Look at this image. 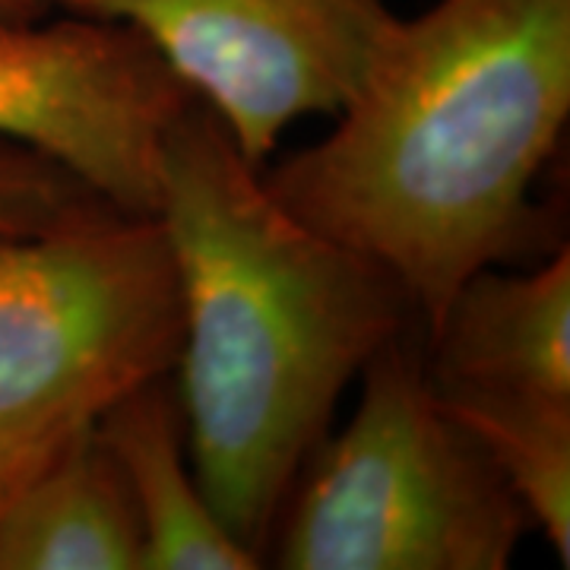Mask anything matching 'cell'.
I'll use <instances>...</instances> for the list:
<instances>
[{
    "mask_svg": "<svg viewBox=\"0 0 570 570\" xmlns=\"http://www.w3.org/2000/svg\"><path fill=\"white\" fill-rule=\"evenodd\" d=\"M156 213L181 285L171 381L190 466L225 530L264 561L343 393L415 307L377 261L285 209L204 102L165 137Z\"/></svg>",
    "mask_w": 570,
    "mask_h": 570,
    "instance_id": "1",
    "label": "cell"
},
{
    "mask_svg": "<svg viewBox=\"0 0 570 570\" xmlns=\"http://www.w3.org/2000/svg\"><path fill=\"white\" fill-rule=\"evenodd\" d=\"M570 115V0H438L393 20L324 140L264 175L302 223L393 273L425 336L535 225Z\"/></svg>",
    "mask_w": 570,
    "mask_h": 570,
    "instance_id": "2",
    "label": "cell"
},
{
    "mask_svg": "<svg viewBox=\"0 0 570 570\" xmlns=\"http://www.w3.org/2000/svg\"><path fill=\"white\" fill-rule=\"evenodd\" d=\"M358 381V406L302 469L266 558L283 570L510 568L530 513L441 406L409 333Z\"/></svg>",
    "mask_w": 570,
    "mask_h": 570,
    "instance_id": "3",
    "label": "cell"
},
{
    "mask_svg": "<svg viewBox=\"0 0 570 570\" xmlns=\"http://www.w3.org/2000/svg\"><path fill=\"white\" fill-rule=\"evenodd\" d=\"M181 285L159 213L92 200L0 235V460L55 448L175 371Z\"/></svg>",
    "mask_w": 570,
    "mask_h": 570,
    "instance_id": "4",
    "label": "cell"
},
{
    "mask_svg": "<svg viewBox=\"0 0 570 570\" xmlns=\"http://www.w3.org/2000/svg\"><path fill=\"white\" fill-rule=\"evenodd\" d=\"M127 22L204 102L254 165L311 115L336 118L396 13L387 0H55Z\"/></svg>",
    "mask_w": 570,
    "mask_h": 570,
    "instance_id": "5",
    "label": "cell"
},
{
    "mask_svg": "<svg viewBox=\"0 0 570 570\" xmlns=\"http://www.w3.org/2000/svg\"><path fill=\"white\" fill-rule=\"evenodd\" d=\"M194 102L127 22L63 13L0 26V140L58 163L118 209H159L165 137Z\"/></svg>",
    "mask_w": 570,
    "mask_h": 570,
    "instance_id": "6",
    "label": "cell"
},
{
    "mask_svg": "<svg viewBox=\"0 0 570 570\" xmlns=\"http://www.w3.org/2000/svg\"><path fill=\"white\" fill-rule=\"evenodd\" d=\"M425 371L453 419L570 409V250L527 273L479 269L428 333Z\"/></svg>",
    "mask_w": 570,
    "mask_h": 570,
    "instance_id": "7",
    "label": "cell"
},
{
    "mask_svg": "<svg viewBox=\"0 0 570 570\" xmlns=\"http://www.w3.org/2000/svg\"><path fill=\"white\" fill-rule=\"evenodd\" d=\"M92 425L121 469L137 510L142 570L264 568L254 551L225 530L194 475L171 374L124 393Z\"/></svg>",
    "mask_w": 570,
    "mask_h": 570,
    "instance_id": "8",
    "label": "cell"
},
{
    "mask_svg": "<svg viewBox=\"0 0 570 570\" xmlns=\"http://www.w3.org/2000/svg\"><path fill=\"white\" fill-rule=\"evenodd\" d=\"M0 570H142L137 510L92 422L63 434L3 504Z\"/></svg>",
    "mask_w": 570,
    "mask_h": 570,
    "instance_id": "9",
    "label": "cell"
},
{
    "mask_svg": "<svg viewBox=\"0 0 570 570\" xmlns=\"http://www.w3.org/2000/svg\"><path fill=\"white\" fill-rule=\"evenodd\" d=\"M99 200L67 168L0 140V235H29Z\"/></svg>",
    "mask_w": 570,
    "mask_h": 570,
    "instance_id": "10",
    "label": "cell"
},
{
    "mask_svg": "<svg viewBox=\"0 0 570 570\" xmlns=\"http://www.w3.org/2000/svg\"><path fill=\"white\" fill-rule=\"evenodd\" d=\"M55 0H0V26H29L55 13Z\"/></svg>",
    "mask_w": 570,
    "mask_h": 570,
    "instance_id": "11",
    "label": "cell"
},
{
    "mask_svg": "<svg viewBox=\"0 0 570 570\" xmlns=\"http://www.w3.org/2000/svg\"><path fill=\"white\" fill-rule=\"evenodd\" d=\"M48 453H51V448L39 450V453H29V456H20V460H0V510L10 501V494L20 489L22 479L39 466Z\"/></svg>",
    "mask_w": 570,
    "mask_h": 570,
    "instance_id": "12",
    "label": "cell"
}]
</instances>
